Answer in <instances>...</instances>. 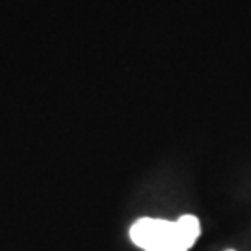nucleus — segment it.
<instances>
[{"label": "nucleus", "instance_id": "f257e3e1", "mask_svg": "<svg viewBox=\"0 0 251 251\" xmlns=\"http://www.w3.org/2000/svg\"><path fill=\"white\" fill-rule=\"evenodd\" d=\"M129 235L132 243L137 245L144 251H150L153 248L163 247V245L175 243V242L181 243L176 235L175 222H168V220H162V219H140L130 227Z\"/></svg>", "mask_w": 251, "mask_h": 251}, {"label": "nucleus", "instance_id": "f03ea898", "mask_svg": "<svg viewBox=\"0 0 251 251\" xmlns=\"http://www.w3.org/2000/svg\"><path fill=\"white\" fill-rule=\"evenodd\" d=\"M175 227H176V235L179 242L188 250L193 247L201 235V224L198 217H194V215H183V217H179L175 222Z\"/></svg>", "mask_w": 251, "mask_h": 251}]
</instances>
